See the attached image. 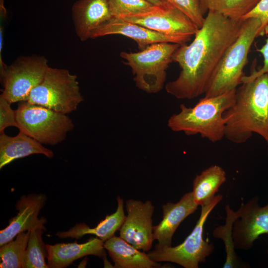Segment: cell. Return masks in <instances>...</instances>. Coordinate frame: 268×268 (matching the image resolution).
Listing matches in <instances>:
<instances>
[{
	"mask_svg": "<svg viewBox=\"0 0 268 268\" xmlns=\"http://www.w3.org/2000/svg\"><path fill=\"white\" fill-rule=\"evenodd\" d=\"M180 45L155 43L137 52L122 51L120 56L125 60L124 64L131 68L136 86L147 93H156L163 88L166 70Z\"/></svg>",
	"mask_w": 268,
	"mask_h": 268,
	"instance_id": "obj_5",
	"label": "cell"
},
{
	"mask_svg": "<svg viewBox=\"0 0 268 268\" xmlns=\"http://www.w3.org/2000/svg\"><path fill=\"white\" fill-rule=\"evenodd\" d=\"M261 26L257 18L243 20L239 35L229 47L220 63L204 97H212L235 89L242 83L243 70L255 39L260 36Z\"/></svg>",
	"mask_w": 268,
	"mask_h": 268,
	"instance_id": "obj_4",
	"label": "cell"
},
{
	"mask_svg": "<svg viewBox=\"0 0 268 268\" xmlns=\"http://www.w3.org/2000/svg\"><path fill=\"white\" fill-rule=\"evenodd\" d=\"M83 100L75 75L66 69L49 67L26 101L67 115L75 111Z\"/></svg>",
	"mask_w": 268,
	"mask_h": 268,
	"instance_id": "obj_6",
	"label": "cell"
},
{
	"mask_svg": "<svg viewBox=\"0 0 268 268\" xmlns=\"http://www.w3.org/2000/svg\"><path fill=\"white\" fill-rule=\"evenodd\" d=\"M261 0H199L201 11L217 12L230 19L240 20Z\"/></svg>",
	"mask_w": 268,
	"mask_h": 268,
	"instance_id": "obj_22",
	"label": "cell"
},
{
	"mask_svg": "<svg viewBox=\"0 0 268 268\" xmlns=\"http://www.w3.org/2000/svg\"><path fill=\"white\" fill-rule=\"evenodd\" d=\"M15 111L19 131L41 144L54 145L62 142L74 127L66 114L28 101L19 103Z\"/></svg>",
	"mask_w": 268,
	"mask_h": 268,
	"instance_id": "obj_7",
	"label": "cell"
},
{
	"mask_svg": "<svg viewBox=\"0 0 268 268\" xmlns=\"http://www.w3.org/2000/svg\"><path fill=\"white\" fill-rule=\"evenodd\" d=\"M249 18H258L261 23L259 36L268 33V0H261L257 5L242 18V20Z\"/></svg>",
	"mask_w": 268,
	"mask_h": 268,
	"instance_id": "obj_28",
	"label": "cell"
},
{
	"mask_svg": "<svg viewBox=\"0 0 268 268\" xmlns=\"http://www.w3.org/2000/svg\"><path fill=\"white\" fill-rule=\"evenodd\" d=\"M44 194H32L23 196L17 202V215L12 218L8 225L0 231V246L12 241L19 233L39 226L45 227L46 219L38 218L40 210L46 201Z\"/></svg>",
	"mask_w": 268,
	"mask_h": 268,
	"instance_id": "obj_14",
	"label": "cell"
},
{
	"mask_svg": "<svg viewBox=\"0 0 268 268\" xmlns=\"http://www.w3.org/2000/svg\"><path fill=\"white\" fill-rule=\"evenodd\" d=\"M72 14L77 35L82 41L92 38L113 19L108 0H79L72 6Z\"/></svg>",
	"mask_w": 268,
	"mask_h": 268,
	"instance_id": "obj_16",
	"label": "cell"
},
{
	"mask_svg": "<svg viewBox=\"0 0 268 268\" xmlns=\"http://www.w3.org/2000/svg\"><path fill=\"white\" fill-rule=\"evenodd\" d=\"M114 34L133 39L140 51L155 43L165 42L183 45L191 40L189 37L164 34L118 18H113L101 26L93 34L92 38Z\"/></svg>",
	"mask_w": 268,
	"mask_h": 268,
	"instance_id": "obj_13",
	"label": "cell"
},
{
	"mask_svg": "<svg viewBox=\"0 0 268 268\" xmlns=\"http://www.w3.org/2000/svg\"><path fill=\"white\" fill-rule=\"evenodd\" d=\"M192 192L184 194L176 203L168 202L162 206L163 217L160 223L153 226V237L158 241L155 249L171 247L172 237L177 228L188 216L198 208Z\"/></svg>",
	"mask_w": 268,
	"mask_h": 268,
	"instance_id": "obj_15",
	"label": "cell"
},
{
	"mask_svg": "<svg viewBox=\"0 0 268 268\" xmlns=\"http://www.w3.org/2000/svg\"><path fill=\"white\" fill-rule=\"evenodd\" d=\"M226 180V172L218 165H212L203 170L193 181L192 192L195 203L201 206L208 203Z\"/></svg>",
	"mask_w": 268,
	"mask_h": 268,
	"instance_id": "obj_21",
	"label": "cell"
},
{
	"mask_svg": "<svg viewBox=\"0 0 268 268\" xmlns=\"http://www.w3.org/2000/svg\"><path fill=\"white\" fill-rule=\"evenodd\" d=\"M118 206L116 211L107 215L94 228H90L84 223L76 224L68 230L58 232L56 235L60 239L67 238L79 239L86 234H93L105 242L114 236L125 221L126 216L124 210V200L120 197L117 198Z\"/></svg>",
	"mask_w": 268,
	"mask_h": 268,
	"instance_id": "obj_20",
	"label": "cell"
},
{
	"mask_svg": "<svg viewBox=\"0 0 268 268\" xmlns=\"http://www.w3.org/2000/svg\"></svg>",
	"mask_w": 268,
	"mask_h": 268,
	"instance_id": "obj_32",
	"label": "cell"
},
{
	"mask_svg": "<svg viewBox=\"0 0 268 268\" xmlns=\"http://www.w3.org/2000/svg\"><path fill=\"white\" fill-rule=\"evenodd\" d=\"M258 51L263 56V66L259 70H254L250 75H245L242 78V83L251 80L258 76L268 72V38L266 40L265 44L260 49H258Z\"/></svg>",
	"mask_w": 268,
	"mask_h": 268,
	"instance_id": "obj_30",
	"label": "cell"
},
{
	"mask_svg": "<svg viewBox=\"0 0 268 268\" xmlns=\"http://www.w3.org/2000/svg\"><path fill=\"white\" fill-rule=\"evenodd\" d=\"M104 242L98 238L91 237L86 242L78 244L58 243L46 245L47 265L50 268H64L73 261L87 255L103 257Z\"/></svg>",
	"mask_w": 268,
	"mask_h": 268,
	"instance_id": "obj_17",
	"label": "cell"
},
{
	"mask_svg": "<svg viewBox=\"0 0 268 268\" xmlns=\"http://www.w3.org/2000/svg\"><path fill=\"white\" fill-rule=\"evenodd\" d=\"M225 224L216 227L213 230L212 235L215 238L222 239L224 243L226 257L223 268H236L238 265V259L232 239V228L233 223L238 217V212L232 210L228 204L225 206Z\"/></svg>",
	"mask_w": 268,
	"mask_h": 268,
	"instance_id": "obj_25",
	"label": "cell"
},
{
	"mask_svg": "<svg viewBox=\"0 0 268 268\" xmlns=\"http://www.w3.org/2000/svg\"><path fill=\"white\" fill-rule=\"evenodd\" d=\"M48 67L43 57L18 58L0 74L3 89L0 96L10 104L27 101L31 90L42 81Z\"/></svg>",
	"mask_w": 268,
	"mask_h": 268,
	"instance_id": "obj_9",
	"label": "cell"
},
{
	"mask_svg": "<svg viewBox=\"0 0 268 268\" xmlns=\"http://www.w3.org/2000/svg\"><path fill=\"white\" fill-rule=\"evenodd\" d=\"M30 230L19 233L14 240L0 246V268H22Z\"/></svg>",
	"mask_w": 268,
	"mask_h": 268,
	"instance_id": "obj_24",
	"label": "cell"
},
{
	"mask_svg": "<svg viewBox=\"0 0 268 268\" xmlns=\"http://www.w3.org/2000/svg\"><path fill=\"white\" fill-rule=\"evenodd\" d=\"M267 73H268V72H267Z\"/></svg>",
	"mask_w": 268,
	"mask_h": 268,
	"instance_id": "obj_33",
	"label": "cell"
},
{
	"mask_svg": "<svg viewBox=\"0 0 268 268\" xmlns=\"http://www.w3.org/2000/svg\"><path fill=\"white\" fill-rule=\"evenodd\" d=\"M223 117L224 137L228 140L243 143L256 133L265 139L268 147V73L242 83L236 89L234 104Z\"/></svg>",
	"mask_w": 268,
	"mask_h": 268,
	"instance_id": "obj_2",
	"label": "cell"
},
{
	"mask_svg": "<svg viewBox=\"0 0 268 268\" xmlns=\"http://www.w3.org/2000/svg\"><path fill=\"white\" fill-rule=\"evenodd\" d=\"M10 103L0 96V132L3 133L5 129L15 127L19 129L16 119L15 111L12 110Z\"/></svg>",
	"mask_w": 268,
	"mask_h": 268,
	"instance_id": "obj_29",
	"label": "cell"
},
{
	"mask_svg": "<svg viewBox=\"0 0 268 268\" xmlns=\"http://www.w3.org/2000/svg\"><path fill=\"white\" fill-rule=\"evenodd\" d=\"M127 215L120 229V236L135 248L148 252L153 237L152 216L154 207L150 201L129 199L126 203Z\"/></svg>",
	"mask_w": 268,
	"mask_h": 268,
	"instance_id": "obj_11",
	"label": "cell"
},
{
	"mask_svg": "<svg viewBox=\"0 0 268 268\" xmlns=\"http://www.w3.org/2000/svg\"><path fill=\"white\" fill-rule=\"evenodd\" d=\"M113 18L147 11L154 5L147 0H108Z\"/></svg>",
	"mask_w": 268,
	"mask_h": 268,
	"instance_id": "obj_26",
	"label": "cell"
},
{
	"mask_svg": "<svg viewBox=\"0 0 268 268\" xmlns=\"http://www.w3.org/2000/svg\"><path fill=\"white\" fill-rule=\"evenodd\" d=\"M259 198L255 197L242 203L237 210L238 217L232 228V239L235 249H250L259 237L268 234V202L261 206Z\"/></svg>",
	"mask_w": 268,
	"mask_h": 268,
	"instance_id": "obj_12",
	"label": "cell"
},
{
	"mask_svg": "<svg viewBox=\"0 0 268 268\" xmlns=\"http://www.w3.org/2000/svg\"><path fill=\"white\" fill-rule=\"evenodd\" d=\"M45 229V227L37 226L30 230L22 268H49L45 261L47 253L42 239V234Z\"/></svg>",
	"mask_w": 268,
	"mask_h": 268,
	"instance_id": "obj_23",
	"label": "cell"
},
{
	"mask_svg": "<svg viewBox=\"0 0 268 268\" xmlns=\"http://www.w3.org/2000/svg\"><path fill=\"white\" fill-rule=\"evenodd\" d=\"M104 247L116 268H155L161 265L151 260L147 254L114 236L104 242Z\"/></svg>",
	"mask_w": 268,
	"mask_h": 268,
	"instance_id": "obj_19",
	"label": "cell"
},
{
	"mask_svg": "<svg viewBox=\"0 0 268 268\" xmlns=\"http://www.w3.org/2000/svg\"><path fill=\"white\" fill-rule=\"evenodd\" d=\"M179 9L188 17L199 28L205 17L201 11L199 0H165Z\"/></svg>",
	"mask_w": 268,
	"mask_h": 268,
	"instance_id": "obj_27",
	"label": "cell"
},
{
	"mask_svg": "<svg viewBox=\"0 0 268 268\" xmlns=\"http://www.w3.org/2000/svg\"><path fill=\"white\" fill-rule=\"evenodd\" d=\"M147 0L154 5H160L162 3L163 0Z\"/></svg>",
	"mask_w": 268,
	"mask_h": 268,
	"instance_id": "obj_31",
	"label": "cell"
},
{
	"mask_svg": "<svg viewBox=\"0 0 268 268\" xmlns=\"http://www.w3.org/2000/svg\"><path fill=\"white\" fill-rule=\"evenodd\" d=\"M166 35L191 37L199 28L185 14L167 1L150 9L117 18Z\"/></svg>",
	"mask_w": 268,
	"mask_h": 268,
	"instance_id": "obj_10",
	"label": "cell"
},
{
	"mask_svg": "<svg viewBox=\"0 0 268 268\" xmlns=\"http://www.w3.org/2000/svg\"><path fill=\"white\" fill-rule=\"evenodd\" d=\"M236 89L214 97H204L193 107L181 104L180 112L169 118L168 127L187 135L200 134L212 142L220 141L225 136L223 114L234 104Z\"/></svg>",
	"mask_w": 268,
	"mask_h": 268,
	"instance_id": "obj_3",
	"label": "cell"
},
{
	"mask_svg": "<svg viewBox=\"0 0 268 268\" xmlns=\"http://www.w3.org/2000/svg\"><path fill=\"white\" fill-rule=\"evenodd\" d=\"M243 20L208 11L193 42L181 45L173 56L181 71L166 83V92L178 99H193L205 94L224 54L238 37Z\"/></svg>",
	"mask_w": 268,
	"mask_h": 268,
	"instance_id": "obj_1",
	"label": "cell"
},
{
	"mask_svg": "<svg viewBox=\"0 0 268 268\" xmlns=\"http://www.w3.org/2000/svg\"><path fill=\"white\" fill-rule=\"evenodd\" d=\"M35 154H43L49 158L54 156L52 151L21 132L15 136L0 133V169L15 159Z\"/></svg>",
	"mask_w": 268,
	"mask_h": 268,
	"instance_id": "obj_18",
	"label": "cell"
},
{
	"mask_svg": "<svg viewBox=\"0 0 268 268\" xmlns=\"http://www.w3.org/2000/svg\"><path fill=\"white\" fill-rule=\"evenodd\" d=\"M223 196L218 194L207 204L201 206L199 220L185 240L180 245L156 249L147 254L155 262H169L185 268H198L205 263L207 257L213 252L214 246L203 239L204 223L213 209L222 200Z\"/></svg>",
	"mask_w": 268,
	"mask_h": 268,
	"instance_id": "obj_8",
	"label": "cell"
}]
</instances>
